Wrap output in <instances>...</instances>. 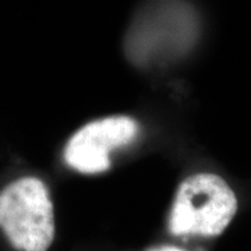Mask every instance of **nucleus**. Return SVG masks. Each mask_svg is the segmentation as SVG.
Returning <instances> with one entry per match:
<instances>
[{
    "label": "nucleus",
    "mask_w": 251,
    "mask_h": 251,
    "mask_svg": "<svg viewBox=\"0 0 251 251\" xmlns=\"http://www.w3.org/2000/svg\"><path fill=\"white\" fill-rule=\"evenodd\" d=\"M237 206L234 191L219 175H190L176 190L169 212V232L177 237H216L233 221Z\"/></svg>",
    "instance_id": "f257e3e1"
},
{
    "label": "nucleus",
    "mask_w": 251,
    "mask_h": 251,
    "mask_svg": "<svg viewBox=\"0 0 251 251\" xmlns=\"http://www.w3.org/2000/svg\"><path fill=\"white\" fill-rule=\"evenodd\" d=\"M0 229L18 251H48L54 240V212L46 184L35 176L0 191Z\"/></svg>",
    "instance_id": "f03ea898"
},
{
    "label": "nucleus",
    "mask_w": 251,
    "mask_h": 251,
    "mask_svg": "<svg viewBox=\"0 0 251 251\" xmlns=\"http://www.w3.org/2000/svg\"><path fill=\"white\" fill-rule=\"evenodd\" d=\"M140 133L138 122L131 116L113 115L92 120L80 127L64 147V161L84 175L110 169V152L134 141Z\"/></svg>",
    "instance_id": "7ed1b4c3"
},
{
    "label": "nucleus",
    "mask_w": 251,
    "mask_h": 251,
    "mask_svg": "<svg viewBox=\"0 0 251 251\" xmlns=\"http://www.w3.org/2000/svg\"><path fill=\"white\" fill-rule=\"evenodd\" d=\"M148 251H186L176 246H158V247H152Z\"/></svg>",
    "instance_id": "20e7f679"
}]
</instances>
